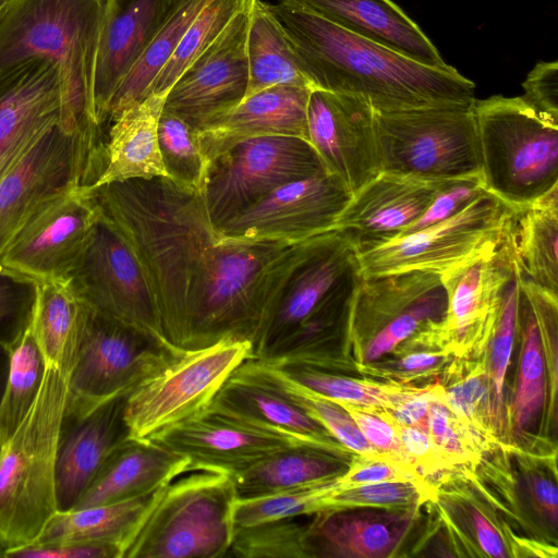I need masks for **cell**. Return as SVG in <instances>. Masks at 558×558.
<instances>
[{
    "label": "cell",
    "mask_w": 558,
    "mask_h": 558,
    "mask_svg": "<svg viewBox=\"0 0 558 558\" xmlns=\"http://www.w3.org/2000/svg\"><path fill=\"white\" fill-rule=\"evenodd\" d=\"M88 191L137 260L167 342L183 351L190 314L218 242L202 194L162 175Z\"/></svg>",
    "instance_id": "6da1fadb"
},
{
    "label": "cell",
    "mask_w": 558,
    "mask_h": 558,
    "mask_svg": "<svg viewBox=\"0 0 558 558\" xmlns=\"http://www.w3.org/2000/svg\"><path fill=\"white\" fill-rule=\"evenodd\" d=\"M316 89L353 95L377 112L471 106L474 83L359 36L292 0L269 3Z\"/></svg>",
    "instance_id": "7a4b0ae2"
},
{
    "label": "cell",
    "mask_w": 558,
    "mask_h": 558,
    "mask_svg": "<svg viewBox=\"0 0 558 558\" xmlns=\"http://www.w3.org/2000/svg\"><path fill=\"white\" fill-rule=\"evenodd\" d=\"M114 0H9L0 9V73L44 59L63 84L62 128L81 135L97 157L105 133L94 106L101 35Z\"/></svg>",
    "instance_id": "3957f363"
},
{
    "label": "cell",
    "mask_w": 558,
    "mask_h": 558,
    "mask_svg": "<svg viewBox=\"0 0 558 558\" xmlns=\"http://www.w3.org/2000/svg\"><path fill=\"white\" fill-rule=\"evenodd\" d=\"M69 375L46 367L36 399L0 445V541L7 550L34 543L58 509L56 470Z\"/></svg>",
    "instance_id": "277c9868"
},
{
    "label": "cell",
    "mask_w": 558,
    "mask_h": 558,
    "mask_svg": "<svg viewBox=\"0 0 558 558\" xmlns=\"http://www.w3.org/2000/svg\"><path fill=\"white\" fill-rule=\"evenodd\" d=\"M234 502L230 475L184 472L155 492L121 558L226 557L234 532Z\"/></svg>",
    "instance_id": "5b68a950"
},
{
    "label": "cell",
    "mask_w": 558,
    "mask_h": 558,
    "mask_svg": "<svg viewBox=\"0 0 558 558\" xmlns=\"http://www.w3.org/2000/svg\"><path fill=\"white\" fill-rule=\"evenodd\" d=\"M473 111L488 193L518 208L558 185V120L521 96L475 99Z\"/></svg>",
    "instance_id": "8992f818"
},
{
    "label": "cell",
    "mask_w": 558,
    "mask_h": 558,
    "mask_svg": "<svg viewBox=\"0 0 558 558\" xmlns=\"http://www.w3.org/2000/svg\"><path fill=\"white\" fill-rule=\"evenodd\" d=\"M290 245L267 240L218 241L190 314L184 350L231 339L250 342L253 351L272 274Z\"/></svg>",
    "instance_id": "52a82bcc"
},
{
    "label": "cell",
    "mask_w": 558,
    "mask_h": 558,
    "mask_svg": "<svg viewBox=\"0 0 558 558\" xmlns=\"http://www.w3.org/2000/svg\"><path fill=\"white\" fill-rule=\"evenodd\" d=\"M473 105L377 112L383 171L428 180L482 174Z\"/></svg>",
    "instance_id": "ba28073f"
},
{
    "label": "cell",
    "mask_w": 558,
    "mask_h": 558,
    "mask_svg": "<svg viewBox=\"0 0 558 558\" xmlns=\"http://www.w3.org/2000/svg\"><path fill=\"white\" fill-rule=\"evenodd\" d=\"M181 352L86 306L64 415L80 417L113 398L130 395Z\"/></svg>",
    "instance_id": "9c48e42d"
},
{
    "label": "cell",
    "mask_w": 558,
    "mask_h": 558,
    "mask_svg": "<svg viewBox=\"0 0 558 558\" xmlns=\"http://www.w3.org/2000/svg\"><path fill=\"white\" fill-rule=\"evenodd\" d=\"M359 266L355 247L337 229L291 244L272 274L265 319L253 347V359L268 360Z\"/></svg>",
    "instance_id": "30bf717a"
},
{
    "label": "cell",
    "mask_w": 558,
    "mask_h": 558,
    "mask_svg": "<svg viewBox=\"0 0 558 558\" xmlns=\"http://www.w3.org/2000/svg\"><path fill=\"white\" fill-rule=\"evenodd\" d=\"M250 359L252 344L231 339L182 351L128 395L130 438L148 440L207 409L230 375Z\"/></svg>",
    "instance_id": "8fae6325"
},
{
    "label": "cell",
    "mask_w": 558,
    "mask_h": 558,
    "mask_svg": "<svg viewBox=\"0 0 558 558\" xmlns=\"http://www.w3.org/2000/svg\"><path fill=\"white\" fill-rule=\"evenodd\" d=\"M325 169L311 143L300 137L240 142L208 162L201 194L209 222L217 232L278 187Z\"/></svg>",
    "instance_id": "7c38bea8"
},
{
    "label": "cell",
    "mask_w": 558,
    "mask_h": 558,
    "mask_svg": "<svg viewBox=\"0 0 558 558\" xmlns=\"http://www.w3.org/2000/svg\"><path fill=\"white\" fill-rule=\"evenodd\" d=\"M513 211L514 207L485 192L441 222L359 254L361 274L424 270L441 276L502 244Z\"/></svg>",
    "instance_id": "4fadbf2b"
},
{
    "label": "cell",
    "mask_w": 558,
    "mask_h": 558,
    "mask_svg": "<svg viewBox=\"0 0 558 558\" xmlns=\"http://www.w3.org/2000/svg\"><path fill=\"white\" fill-rule=\"evenodd\" d=\"M69 282L89 308L170 345L137 260L100 210Z\"/></svg>",
    "instance_id": "5bb4252c"
},
{
    "label": "cell",
    "mask_w": 558,
    "mask_h": 558,
    "mask_svg": "<svg viewBox=\"0 0 558 558\" xmlns=\"http://www.w3.org/2000/svg\"><path fill=\"white\" fill-rule=\"evenodd\" d=\"M99 209L89 191L70 187L39 205L0 252V267L38 281H68Z\"/></svg>",
    "instance_id": "9a60e30c"
},
{
    "label": "cell",
    "mask_w": 558,
    "mask_h": 558,
    "mask_svg": "<svg viewBox=\"0 0 558 558\" xmlns=\"http://www.w3.org/2000/svg\"><path fill=\"white\" fill-rule=\"evenodd\" d=\"M97 180L94 151L77 133L56 124L0 177V252L44 202Z\"/></svg>",
    "instance_id": "2e32d148"
},
{
    "label": "cell",
    "mask_w": 558,
    "mask_h": 558,
    "mask_svg": "<svg viewBox=\"0 0 558 558\" xmlns=\"http://www.w3.org/2000/svg\"><path fill=\"white\" fill-rule=\"evenodd\" d=\"M351 198L344 182L325 169L272 191L218 229V241L302 242L333 230Z\"/></svg>",
    "instance_id": "e0dca14e"
},
{
    "label": "cell",
    "mask_w": 558,
    "mask_h": 558,
    "mask_svg": "<svg viewBox=\"0 0 558 558\" xmlns=\"http://www.w3.org/2000/svg\"><path fill=\"white\" fill-rule=\"evenodd\" d=\"M247 28L248 3L172 85L162 111L198 131L238 106L248 84Z\"/></svg>",
    "instance_id": "ac0fdd59"
},
{
    "label": "cell",
    "mask_w": 558,
    "mask_h": 558,
    "mask_svg": "<svg viewBox=\"0 0 558 558\" xmlns=\"http://www.w3.org/2000/svg\"><path fill=\"white\" fill-rule=\"evenodd\" d=\"M376 114L357 96L324 89L310 94L308 142L326 170L339 177L352 195L383 171Z\"/></svg>",
    "instance_id": "d6986e66"
},
{
    "label": "cell",
    "mask_w": 558,
    "mask_h": 558,
    "mask_svg": "<svg viewBox=\"0 0 558 558\" xmlns=\"http://www.w3.org/2000/svg\"><path fill=\"white\" fill-rule=\"evenodd\" d=\"M148 440L187 459L189 471L207 470L228 475L250 468L277 450L303 442L210 407Z\"/></svg>",
    "instance_id": "ffe728a7"
},
{
    "label": "cell",
    "mask_w": 558,
    "mask_h": 558,
    "mask_svg": "<svg viewBox=\"0 0 558 558\" xmlns=\"http://www.w3.org/2000/svg\"><path fill=\"white\" fill-rule=\"evenodd\" d=\"M507 238L495 250L441 275L448 298L441 335L448 351L470 353L487 344L514 271Z\"/></svg>",
    "instance_id": "44dd1931"
},
{
    "label": "cell",
    "mask_w": 558,
    "mask_h": 558,
    "mask_svg": "<svg viewBox=\"0 0 558 558\" xmlns=\"http://www.w3.org/2000/svg\"><path fill=\"white\" fill-rule=\"evenodd\" d=\"M57 66L31 59L0 73V177L51 126L62 124Z\"/></svg>",
    "instance_id": "7402d4cb"
},
{
    "label": "cell",
    "mask_w": 558,
    "mask_h": 558,
    "mask_svg": "<svg viewBox=\"0 0 558 558\" xmlns=\"http://www.w3.org/2000/svg\"><path fill=\"white\" fill-rule=\"evenodd\" d=\"M450 181L381 171L352 195L335 229L357 254L371 251L400 236Z\"/></svg>",
    "instance_id": "603a6c76"
},
{
    "label": "cell",
    "mask_w": 558,
    "mask_h": 558,
    "mask_svg": "<svg viewBox=\"0 0 558 558\" xmlns=\"http://www.w3.org/2000/svg\"><path fill=\"white\" fill-rule=\"evenodd\" d=\"M126 397L113 398L80 417L63 415L56 470L59 511L74 507L109 453L130 438Z\"/></svg>",
    "instance_id": "cb8c5ba5"
},
{
    "label": "cell",
    "mask_w": 558,
    "mask_h": 558,
    "mask_svg": "<svg viewBox=\"0 0 558 558\" xmlns=\"http://www.w3.org/2000/svg\"><path fill=\"white\" fill-rule=\"evenodd\" d=\"M209 407L340 456L347 450L315 418L255 371L248 360L230 375Z\"/></svg>",
    "instance_id": "d4e9b609"
},
{
    "label": "cell",
    "mask_w": 558,
    "mask_h": 558,
    "mask_svg": "<svg viewBox=\"0 0 558 558\" xmlns=\"http://www.w3.org/2000/svg\"><path fill=\"white\" fill-rule=\"evenodd\" d=\"M311 89L277 85L243 99L196 131L207 162L231 146L259 136H294L308 142L306 111Z\"/></svg>",
    "instance_id": "484cf974"
},
{
    "label": "cell",
    "mask_w": 558,
    "mask_h": 558,
    "mask_svg": "<svg viewBox=\"0 0 558 558\" xmlns=\"http://www.w3.org/2000/svg\"><path fill=\"white\" fill-rule=\"evenodd\" d=\"M174 0H114L104 28L94 81V106L105 133L118 86L151 39Z\"/></svg>",
    "instance_id": "4316f807"
},
{
    "label": "cell",
    "mask_w": 558,
    "mask_h": 558,
    "mask_svg": "<svg viewBox=\"0 0 558 558\" xmlns=\"http://www.w3.org/2000/svg\"><path fill=\"white\" fill-rule=\"evenodd\" d=\"M413 514L414 509L316 513L307 529L310 557H389L408 532Z\"/></svg>",
    "instance_id": "83f0119b"
},
{
    "label": "cell",
    "mask_w": 558,
    "mask_h": 558,
    "mask_svg": "<svg viewBox=\"0 0 558 558\" xmlns=\"http://www.w3.org/2000/svg\"><path fill=\"white\" fill-rule=\"evenodd\" d=\"M187 471V459L150 440L128 438L105 459L72 509L145 495Z\"/></svg>",
    "instance_id": "f1b7e54d"
},
{
    "label": "cell",
    "mask_w": 558,
    "mask_h": 558,
    "mask_svg": "<svg viewBox=\"0 0 558 558\" xmlns=\"http://www.w3.org/2000/svg\"><path fill=\"white\" fill-rule=\"evenodd\" d=\"M359 36L432 66L447 63L421 27L392 0H292Z\"/></svg>",
    "instance_id": "f546056e"
},
{
    "label": "cell",
    "mask_w": 558,
    "mask_h": 558,
    "mask_svg": "<svg viewBox=\"0 0 558 558\" xmlns=\"http://www.w3.org/2000/svg\"><path fill=\"white\" fill-rule=\"evenodd\" d=\"M166 97L149 94L108 122L101 173L93 187L135 178L167 177L157 134Z\"/></svg>",
    "instance_id": "4dcf8cb0"
},
{
    "label": "cell",
    "mask_w": 558,
    "mask_h": 558,
    "mask_svg": "<svg viewBox=\"0 0 558 558\" xmlns=\"http://www.w3.org/2000/svg\"><path fill=\"white\" fill-rule=\"evenodd\" d=\"M246 51L245 98L277 85L316 89L284 28L263 0H248Z\"/></svg>",
    "instance_id": "1f68e13d"
},
{
    "label": "cell",
    "mask_w": 558,
    "mask_h": 558,
    "mask_svg": "<svg viewBox=\"0 0 558 558\" xmlns=\"http://www.w3.org/2000/svg\"><path fill=\"white\" fill-rule=\"evenodd\" d=\"M341 456L310 444L277 450L231 476L235 499L279 493L343 474L349 463Z\"/></svg>",
    "instance_id": "d6a6232c"
},
{
    "label": "cell",
    "mask_w": 558,
    "mask_h": 558,
    "mask_svg": "<svg viewBox=\"0 0 558 558\" xmlns=\"http://www.w3.org/2000/svg\"><path fill=\"white\" fill-rule=\"evenodd\" d=\"M507 240L521 275L557 294L558 185L514 208Z\"/></svg>",
    "instance_id": "836d02e7"
},
{
    "label": "cell",
    "mask_w": 558,
    "mask_h": 558,
    "mask_svg": "<svg viewBox=\"0 0 558 558\" xmlns=\"http://www.w3.org/2000/svg\"><path fill=\"white\" fill-rule=\"evenodd\" d=\"M86 306L69 280L38 281L32 329L47 366L70 375L77 355Z\"/></svg>",
    "instance_id": "e575fe53"
},
{
    "label": "cell",
    "mask_w": 558,
    "mask_h": 558,
    "mask_svg": "<svg viewBox=\"0 0 558 558\" xmlns=\"http://www.w3.org/2000/svg\"><path fill=\"white\" fill-rule=\"evenodd\" d=\"M157 490V489H156ZM137 497L66 511H58L36 542H87L121 548L149 506L155 492Z\"/></svg>",
    "instance_id": "d590c367"
},
{
    "label": "cell",
    "mask_w": 558,
    "mask_h": 558,
    "mask_svg": "<svg viewBox=\"0 0 558 558\" xmlns=\"http://www.w3.org/2000/svg\"><path fill=\"white\" fill-rule=\"evenodd\" d=\"M211 0H174L151 39L114 92L108 122L124 108L142 100L178 47L185 31ZM107 128V125H106Z\"/></svg>",
    "instance_id": "8d00e7d4"
},
{
    "label": "cell",
    "mask_w": 558,
    "mask_h": 558,
    "mask_svg": "<svg viewBox=\"0 0 558 558\" xmlns=\"http://www.w3.org/2000/svg\"><path fill=\"white\" fill-rule=\"evenodd\" d=\"M264 362L286 379L339 403L386 409L398 398L404 387L400 384H377L336 375L316 362L301 360Z\"/></svg>",
    "instance_id": "74e56055"
},
{
    "label": "cell",
    "mask_w": 558,
    "mask_h": 558,
    "mask_svg": "<svg viewBox=\"0 0 558 558\" xmlns=\"http://www.w3.org/2000/svg\"><path fill=\"white\" fill-rule=\"evenodd\" d=\"M9 352L8 377L0 401V445L11 437L29 411L47 367L32 324Z\"/></svg>",
    "instance_id": "f35d334b"
},
{
    "label": "cell",
    "mask_w": 558,
    "mask_h": 558,
    "mask_svg": "<svg viewBox=\"0 0 558 558\" xmlns=\"http://www.w3.org/2000/svg\"><path fill=\"white\" fill-rule=\"evenodd\" d=\"M248 0H211L190 24L146 94L167 95L182 73L211 45ZM145 96V97H146Z\"/></svg>",
    "instance_id": "ab89813d"
},
{
    "label": "cell",
    "mask_w": 558,
    "mask_h": 558,
    "mask_svg": "<svg viewBox=\"0 0 558 558\" xmlns=\"http://www.w3.org/2000/svg\"><path fill=\"white\" fill-rule=\"evenodd\" d=\"M519 320L522 325L523 343L512 414L517 427L524 428L535 420L543 408L546 381L542 336L523 291L520 300Z\"/></svg>",
    "instance_id": "60d3db41"
},
{
    "label": "cell",
    "mask_w": 558,
    "mask_h": 558,
    "mask_svg": "<svg viewBox=\"0 0 558 558\" xmlns=\"http://www.w3.org/2000/svg\"><path fill=\"white\" fill-rule=\"evenodd\" d=\"M301 518H283L247 526H234L232 542L226 557H310L308 523L303 522Z\"/></svg>",
    "instance_id": "b9f144b4"
},
{
    "label": "cell",
    "mask_w": 558,
    "mask_h": 558,
    "mask_svg": "<svg viewBox=\"0 0 558 558\" xmlns=\"http://www.w3.org/2000/svg\"><path fill=\"white\" fill-rule=\"evenodd\" d=\"M157 134L167 177L201 193L208 162L201 151L196 130L180 118L162 111Z\"/></svg>",
    "instance_id": "7bdbcfd3"
},
{
    "label": "cell",
    "mask_w": 558,
    "mask_h": 558,
    "mask_svg": "<svg viewBox=\"0 0 558 558\" xmlns=\"http://www.w3.org/2000/svg\"><path fill=\"white\" fill-rule=\"evenodd\" d=\"M444 401L481 439L492 440L498 422L485 363L470 368L448 387L441 386Z\"/></svg>",
    "instance_id": "ee69618b"
},
{
    "label": "cell",
    "mask_w": 558,
    "mask_h": 558,
    "mask_svg": "<svg viewBox=\"0 0 558 558\" xmlns=\"http://www.w3.org/2000/svg\"><path fill=\"white\" fill-rule=\"evenodd\" d=\"M521 294L520 275L514 263L513 275L504 290L500 311L487 341L489 356L486 367L492 385L493 402L498 425L504 422L502 392L505 374L510 361L515 331L519 327Z\"/></svg>",
    "instance_id": "f6af8a7d"
},
{
    "label": "cell",
    "mask_w": 558,
    "mask_h": 558,
    "mask_svg": "<svg viewBox=\"0 0 558 558\" xmlns=\"http://www.w3.org/2000/svg\"><path fill=\"white\" fill-rule=\"evenodd\" d=\"M430 490L425 481L384 482L338 488L327 499V511L357 508L412 510L433 497Z\"/></svg>",
    "instance_id": "bcb514c9"
},
{
    "label": "cell",
    "mask_w": 558,
    "mask_h": 558,
    "mask_svg": "<svg viewBox=\"0 0 558 558\" xmlns=\"http://www.w3.org/2000/svg\"><path fill=\"white\" fill-rule=\"evenodd\" d=\"M426 432L449 465L471 462L480 451L482 439L444 401L440 385L428 409Z\"/></svg>",
    "instance_id": "7dc6e473"
},
{
    "label": "cell",
    "mask_w": 558,
    "mask_h": 558,
    "mask_svg": "<svg viewBox=\"0 0 558 558\" xmlns=\"http://www.w3.org/2000/svg\"><path fill=\"white\" fill-rule=\"evenodd\" d=\"M37 282L0 267V344L8 350L32 322Z\"/></svg>",
    "instance_id": "c3c4849f"
},
{
    "label": "cell",
    "mask_w": 558,
    "mask_h": 558,
    "mask_svg": "<svg viewBox=\"0 0 558 558\" xmlns=\"http://www.w3.org/2000/svg\"><path fill=\"white\" fill-rule=\"evenodd\" d=\"M340 404L349 412L363 436L381 457L418 473L401 444L395 422L384 409L351 403Z\"/></svg>",
    "instance_id": "681fc988"
},
{
    "label": "cell",
    "mask_w": 558,
    "mask_h": 558,
    "mask_svg": "<svg viewBox=\"0 0 558 558\" xmlns=\"http://www.w3.org/2000/svg\"><path fill=\"white\" fill-rule=\"evenodd\" d=\"M485 192L482 174L451 180L401 235L428 228L459 214Z\"/></svg>",
    "instance_id": "f907efd6"
},
{
    "label": "cell",
    "mask_w": 558,
    "mask_h": 558,
    "mask_svg": "<svg viewBox=\"0 0 558 558\" xmlns=\"http://www.w3.org/2000/svg\"><path fill=\"white\" fill-rule=\"evenodd\" d=\"M424 481L412 469L384 457L357 456L347 471L338 476L341 488L384 482Z\"/></svg>",
    "instance_id": "816d5d0a"
},
{
    "label": "cell",
    "mask_w": 558,
    "mask_h": 558,
    "mask_svg": "<svg viewBox=\"0 0 558 558\" xmlns=\"http://www.w3.org/2000/svg\"><path fill=\"white\" fill-rule=\"evenodd\" d=\"M5 558H121V548L105 543L34 542L7 550Z\"/></svg>",
    "instance_id": "f5cc1de1"
},
{
    "label": "cell",
    "mask_w": 558,
    "mask_h": 558,
    "mask_svg": "<svg viewBox=\"0 0 558 558\" xmlns=\"http://www.w3.org/2000/svg\"><path fill=\"white\" fill-rule=\"evenodd\" d=\"M521 96L536 111L558 120V63L539 61L522 83Z\"/></svg>",
    "instance_id": "db71d44e"
},
{
    "label": "cell",
    "mask_w": 558,
    "mask_h": 558,
    "mask_svg": "<svg viewBox=\"0 0 558 558\" xmlns=\"http://www.w3.org/2000/svg\"><path fill=\"white\" fill-rule=\"evenodd\" d=\"M395 424L401 444L421 476L449 466L425 429L418 426Z\"/></svg>",
    "instance_id": "11a10c76"
},
{
    "label": "cell",
    "mask_w": 558,
    "mask_h": 558,
    "mask_svg": "<svg viewBox=\"0 0 558 558\" xmlns=\"http://www.w3.org/2000/svg\"><path fill=\"white\" fill-rule=\"evenodd\" d=\"M436 389L437 385L426 388L404 386L398 398L384 410L399 425L418 426L426 430L427 413Z\"/></svg>",
    "instance_id": "9f6ffc18"
},
{
    "label": "cell",
    "mask_w": 558,
    "mask_h": 558,
    "mask_svg": "<svg viewBox=\"0 0 558 558\" xmlns=\"http://www.w3.org/2000/svg\"><path fill=\"white\" fill-rule=\"evenodd\" d=\"M526 484L534 505L549 523L556 527L558 520V494L555 483L545 475L536 473L527 477Z\"/></svg>",
    "instance_id": "6f0895ef"
},
{
    "label": "cell",
    "mask_w": 558,
    "mask_h": 558,
    "mask_svg": "<svg viewBox=\"0 0 558 558\" xmlns=\"http://www.w3.org/2000/svg\"><path fill=\"white\" fill-rule=\"evenodd\" d=\"M473 522L482 550L490 557H508L502 537L481 510L473 509Z\"/></svg>",
    "instance_id": "680465c9"
},
{
    "label": "cell",
    "mask_w": 558,
    "mask_h": 558,
    "mask_svg": "<svg viewBox=\"0 0 558 558\" xmlns=\"http://www.w3.org/2000/svg\"><path fill=\"white\" fill-rule=\"evenodd\" d=\"M448 353L442 351H414L396 362L393 368L408 374H420L428 372L438 365Z\"/></svg>",
    "instance_id": "91938a15"
},
{
    "label": "cell",
    "mask_w": 558,
    "mask_h": 558,
    "mask_svg": "<svg viewBox=\"0 0 558 558\" xmlns=\"http://www.w3.org/2000/svg\"><path fill=\"white\" fill-rule=\"evenodd\" d=\"M9 363L10 352L5 347L0 344V401L7 383Z\"/></svg>",
    "instance_id": "94428289"
},
{
    "label": "cell",
    "mask_w": 558,
    "mask_h": 558,
    "mask_svg": "<svg viewBox=\"0 0 558 558\" xmlns=\"http://www.w3.org/2000/svg\"><path fill=\"white\" fill-rule=\"evenodd\" d=\"M7 548L0 541V558H5Z\"/></svg>",
    "instance_id": "6125c7cd"
},
{
    "label": "cell",
    "mask_w": 558,
    "mask_h": 558,
    "mask_svg": "<svg viewBox=\"0 0 558 558\" xmlns=\"http://www.w3.org/2000/svg\"><path fill=\"white\" fill-rule=\"evenodd\" d=\"M8 2L9 0H0V9L3 8Z\"/></svg>",
    "instance_id": "be15d7a7"
}]
</instances>
